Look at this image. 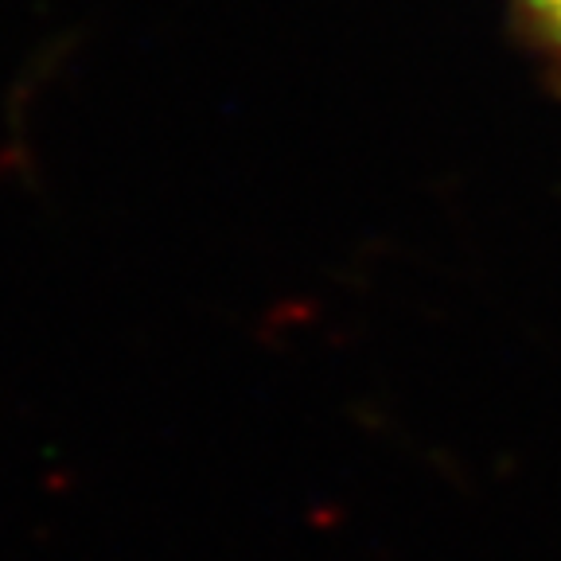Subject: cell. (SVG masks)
<instances>
[{"label": "cell", "instance_id": "obj_1", "mask_svg": "<svg viewBox=\"0 0 561 561\" xmlns=\"http://www.w3.org/2000/svg\"><path fill=\"white\" fill-rule=\"evenodd\" d=\"M526 4H530V12L538 16V24L550 32V39L561 51V0H526Z\"/></svg>", "mask_w": 561, "mask_h": 561}]
</instances>
